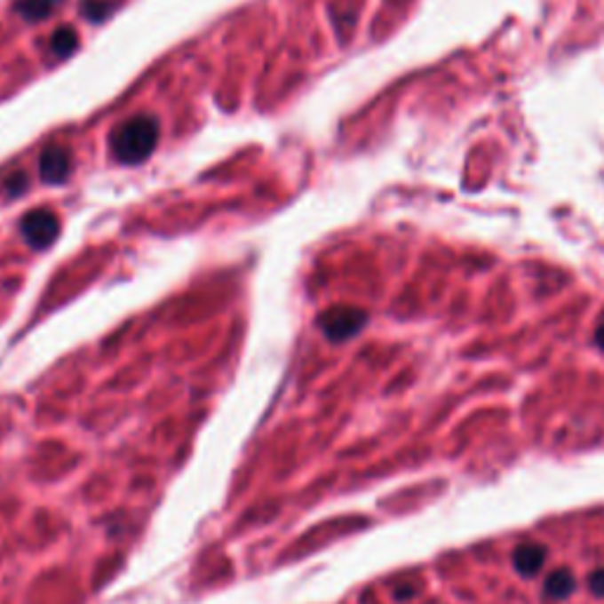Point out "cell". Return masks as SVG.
<instances>
[{
    "instance_id": "9c48e42d",
    "label": "cell",
    "mask_w": 604,
    "mask_h": 604,
    "mask_svg": "<svg viewBox=\"0 0 604 604\" xmlns=\"http://www.w3.org/2000/svg\"><path fill=\"white\" fill-rule=\"evenodd\" d=\"M52 52L57 57H69L74 55L76 48H78V36H76L74 28H60L55 36H52Z\"/></svg>"
},
{
    "instance_id": "5b68a950",
    "label": "cell",
    "mask_w": 604,
    "mask_h": 604,
    "mask_svg": "<svg viewBox=\"0 0 604 604\" xmlns=\"http://www.w3.org/2000/svg\"><path fill=\"white\" fill-rule=\"evenodd\" d=\"M545 557H548V550L543 548L541 543H522V545H517L515 552H513V564H515L517 574H522V576H536V574L543 569Z\"/></svg>"
},
{
    "instance_id": "6da1fadb",
    "label": "cell",
    "mask_w": 604,
    "mask_h": 604,
    "mask_svg": "<svg viewBox=\"0 0 604 604\" xmlns=\"http://www.w3.org/2000/svg\"><path fill=\"white\" fill-rule=\"evenodd\" d=\"M158 123L154 116H132L111 132V151L125 165L142 163L156 149Z\"/></svg>"
},
{
    "instance_id": "8fae6325",
    "label": "cell",
    "mask_w": 604,
    "mask_h": 604,
    "mask_svg": "<svg viewBox=\"0 0 604 604\" xmlns=\"http://www.w3.org/2000/svg\"><path fill=\"white\" fill-rule=\"evenodd\" d=\"M24 187H27V178H24V172H14L12 178H7V189H10V196H17L20 192H24Z\"/></svg>"
},
{
    "instance_id": "277c9868",
    "label": "cell",
    "mask_w": 604,
    "mask_h": 604,
    "mask_svg": "<svg viewBox=\"0 0 604 604\" xmlns=\"http://www.w3.org/2000/svg\"><path fill=\"white\" fill-rule=\"evenodd\" d=\"M71 172V154L64 147H48L41 156V178L50 185H62Z\"/></svg>"
},
{
    "instance_id": "3957f363",
    "label": "cell",
    "mask_w": 604,
    "mask_h": 604,
    "mask_svg": "<svg viewBox=\"0 0 604 604\" xmlns=\"http://www.w3.org/2000/svg\"><path fill=\"white\" fill-rule=\"evenodd\" d=\"M60 234V220L48 208H36L24 215L21 220V236L28 241V246L48 248Z\"/></svg>"
},
{
    "instance_id": "52a82bcc",
    "label": "cell",
    "mask_w": 604,
    "mask_h": 604,
    "mask_svg": "<svg viewBox=\"0 0 604 604\" xmlns=\"http://www.w3.org/2000/svg\"><path fill=\"white\" fill-rule=\"evenodd\" d=\"M60 3H62V0H17L14 10H17L24 20L38 21L45 20Z\"/></svg>"
},
{
    "instance_id": "7c38bea8",
    "label": "cell",
    "mask_w": 604,
    "mask_h": 604,
    "mask_svg": "<svg viewBox=\"0 0 604 604\" xmlns=\"http://www.w3.org/2000/svg\"><path fill=\"white\" fill-rule=\"evenodd\" d=\"M595 340H598V345L604 350V316H602V319H600L598 330H595Z\"/></svg>"
},
{
    "instance_id": "8992f818",
    "label": "cell",
    "mask_w": 604,
    "mask_h": 604,
    "mask_svg": "<svg viewBox=\"0 0 604 604\" xmlns=\"http://www.w3.org/2000/svg\"><path fill=\"white\" fill-rule=\"evenodd\" d=\"M543 591L550 600H567L576 592V576L571 574L569 569H555L550 571L545 584H543Z\"/></svg>"
},
{
    "instance_id": "ba28073f",
    "label": "cell",
    "mask_w": 604,
    "mask_h": 604,
    "mask_svg": "<svg viewBox=\"0 0 604 604\" xmlns=\"http://www.w3.org/2000/svg\"><path fill=\"white\" fill-rule=\"evenodd\" d=\"M118 5H121V0H83L81 10L88 20L102 21L107 20Z\"/></svg>"
},
{
    "instance_id": "30bf717a",
    "label": "cell",
    "mask_w": 604,
    "mask_h": 604,
    "mask_svg": "<svg viewBox=\"0 0 604 604\" xmlns=\"http://www.w3.org/2000/svg\"><path fill=\"white\" fill-rule=\"evenodd\" d=\"M588 588H591L592 595L604 598V569L592 571L591 576H588Z\"/></svg>"
},
{
    "instance_id": "7a4b0ae2",
    "label": "cell",
    "mask_w": 604,
    "mask_h": 604,
    "mask_svg": "<svg viewBox=\"0 0 604 604\" xmlns=\"http://www.w3.org/2000/svg\"><path fill=\"white\" fill-rule=\"evenodd\" d=\"M366 323V314L362 309L354 307H333L329 312H323L319 319V326L330 340H347V338L357 336L362 326Z\"/></svg>"
}]
</instances>
